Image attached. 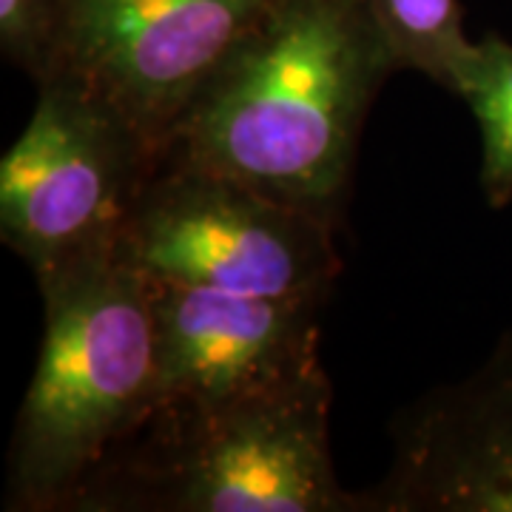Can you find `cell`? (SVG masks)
I'll list each match as a JSON object with an SVG mask.
<instances>
[{"instance_id":"cell-1","label":"cell","mask_w":512,"mask_h":512,"mask_svg":"<svg viewBox=\"0 0 512 512\" xmlns=\"http://www.w3.org/2000/svg\"><path fill=\"white\" fill-rule=\"evenodd\" d=\"M393 72L367 0H279L160 157L228 174L342 228L367 114Z\"/></svg>"},{"instance_id":"cell-2","label":"cell","mask_w":512,"mask_h":512,"mask_svg":"<svg viewBox=\"0 0 512 512\" xmlns=\"http://www.w3.org/2000/svg\"><path fill=\"white\" fill-rule=\"evenodd\" d=\"M37 288L43 342L9 439L3 507L69 512L157 404V313L148 276L120 251Z\"/></svg>"},{"instance_id":"cell-3","label":"cell","mask_w":512,"mask_h":512,"mask_svg":"<svg viewBox=\"0 0 512 512\" xmlns=\"http://www.w3.org/2000/svg\"><path fill=\"white\" fill-rule=\"evenodd\" d=\"M322 362L211 404L154 407L69 512H370L330 453Z\"/></svg>"},{"instance_id":"cell-4","label":"cell","mask_w":512,"mask_h":512,"mask_svg":"<svg viewBox=\"0 0 512 512\" xmlns=\"http://www.w3.org/2000/svg\"><path fill=\"white\" fill-rule=\"evenodd\" d=\"M32 117L0 160V237L35 282L120 251L157 151L66 74L35 83Z\"/></svg>"},{"instance_id":"cell-5","label":"cell","mask_w":512,"mask_h":512,"mask_svg":"<svg viewBox=\"0 0 512 512\" xmlns=\"http://www.w3.org/2000/svg\"><path fill=\"white\" fill-rule=\"evenodd\" d=\"M330 222L220 171L160 157L120 234L151 279L268 296L330 299L342 274Z\"/></svg>"},{"instance_id":"cell-6","label":"cell","mask_w":512,"mask_h":512,"mask_svg":"<svg viewBox=\"0 0 512 512\" xmlns=\"http://www.w3.org/2000/svg\"><path fill=\"white\" fill-rule=\"evenodd\" d=\"M279 0H57L49 66L163 154L183 114ZM37 80V83H40Z\"/></svg>"},{"instance_id":"cell-7","label":"cell","mask_w":512,"mask_h":512,"mask_svg":"<svg viewBox=\"0 0 512 512\" xmlns=\"http://www.w3.org/2000/svg\"><path fill=\"white\" fill-rule=\"evenodd\" d=\"M370 512H512V330L456 382L404 404Z\"/></svg>"},{"instance_id":"cell-8","label":"cell","mask_w":512,"mask_h":512,"mask_svg":"<svg viewBox=\"0 0 512 512\" xmlns=\"http://www.w3.org/2000/svg\"><path fill=\"white\" fill-rule=\"evenodd\" d=\"M157 404H211L319 365L328 299H268L151 279Z\"/></svg>"},{"instance_id":"cell-9","label":"cell","mask_w":512,"mask_h":512,"mask_svg":"<svg viewBox=\"0 0 512 512\" xmlns=\"http://www.w3.org/2000/svg\"><path fill=\"white\" fill-rule=\"evenodd\" d=\"M461 97L481 131V188L493 208L512 200V43L495 32L473 40L458 74Z\"/></svg>"},{"instance_id":"cell-10","label":"cell","mask_w":512,"mask_h":512,"mask_svg":"<svg viewBox=\"0 0 512 512\" xmlns=\"http://www.w3.org/2000/svg\"><path fill=\"white\" fill-rule=\"evenodd\" d=\"M393 60L456 94L461 66L473 49L456 0H367Z\"/></svg>"},{"instance_id":"cell-11","label":"cell","mask_w":512,"mask_h":512,"mask_svg":"<svg viewBox=\"0 0 512 512\" xmlns=\"http://www.w3.org/2000/svg\"><path fill=\"white\" fill-rule=\"evenodd\" d=\"M57 0H0V46L37 83L52 55Z\"/></svg>"}]
</instances>
